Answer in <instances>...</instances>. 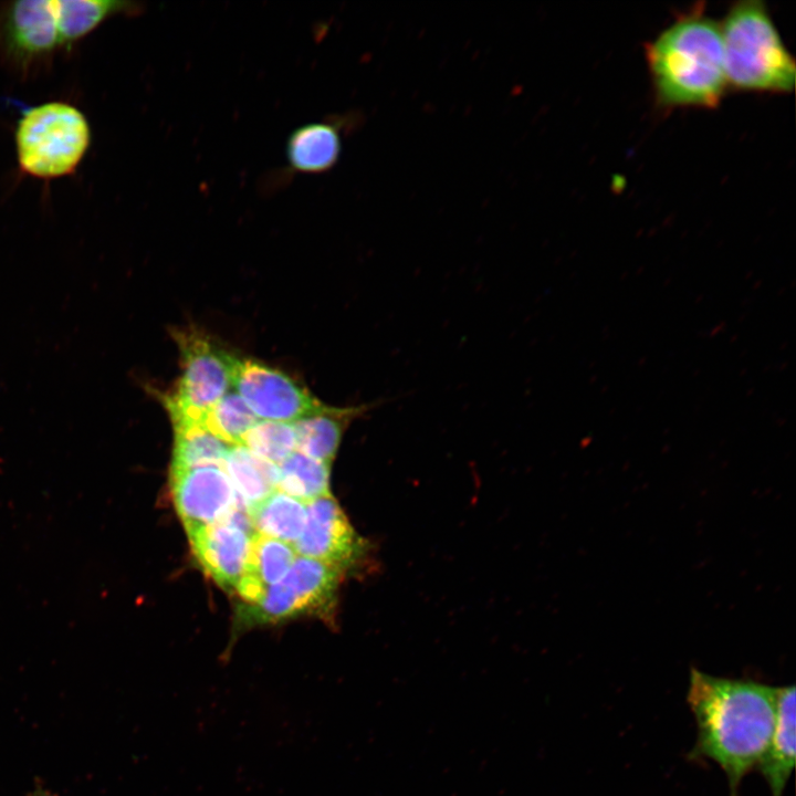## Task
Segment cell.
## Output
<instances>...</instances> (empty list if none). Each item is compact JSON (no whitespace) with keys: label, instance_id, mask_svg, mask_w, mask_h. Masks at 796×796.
Wrapping results in <instances>:
<instances>
[{"label":"cell","instance_id":"4","mask_svg":"<svg viewBox=\"0 0 796 796\" xmlns=\"http://www.w3.org/2000/svg\"><path fill=\"white\" fill-rule=\"evenodd\" d=\"M720 24L729 87L767 93L794 90L795 60L762 0L734 2Z\"/></svg>","mask_w":796,"mask_h":796},{"label":"cell","instance_id":"8","mask_svg":"<svg viewBox=\"0 0 796 796\" xmlns=\"http://www.w3.org/2000/svg\"><path fill=\"white\" fill-rule=\"evenodd\" d=\"M233 387L259 420L294 423L328 407L286 373L253 359L240 360Z\"/></svg>","mask_w":796,"mask_h":796},{"label":"cell","instance_id":"10","mask_svg":"<svg viewBox=\"0 0 796 796\" xmlns=\"http://www.w3.org/2000/svg\"><path fill=\"white\" fill-rule=\"evenodd\" d=\"M187 534L205 572L220 586L235 588L248 566L251 536L227 522L198 527Z\"/></svg>","mask_w":796,"mask_h":796},{"label":"cell","instance_id":"20","mask_svg":"<svg viewBox=\"0 0 796 796\" xmlns=\"http://www.w3.org/2000/svg\"><path fill=\"white\" fill-rule=\"evenodd\" d=\"M259 421L235 391L226 394L210 410L205 427L229 446L242 444L244 436Z\"/></svg>","mask_w":796,"mask_h":796},{"label":"cell","instance_id":"15","mask_svg":"<svg viewBox=\"0 0 796 796\" xmlns=\"http://www.w3.org/2000/svg\"><path fill=\"white\" fill-rule=\"evenodd\" d=\"M368 406L327 407L293 423L296 451L326 464L333 462L347 425Z\"/></svg>","mask_w":796,"mask_h":796},{"label":"cell","instance_id":"17","mask_svg":"<svg viewBox=\"0 0 796 796\" xmlns=\"http://www.w3.org/2000/svg\"><path fill=\"white\" fill-rule=\"evenodd\" d=\"M249 512L256 534L291 545L301 537L306 523L305 503L281 491L273 492Z\"/></svg>","mask_w":796,"mask_h":796},{"label":"cell","instance_id":"2","mask_svg":"<svg viewBox=\"0 0 796 796\" xmlns=\"http://www.w3.org/2000/svg\"><path fill=\"white\" fill-rule=\"evenodd\" d=\"M661 107H716L727 86L721 24L698 6L678 15L646 44Z\"/></svg>","mask_w":796,"mask_h":796},{"label":"cell","instance_id":"18","mask_svg":"<svg viewBox=\"0 0 796 796\" xmlns=\"http://www.w3.org/2000/svg\"><path fill=\"white\" fill-rule=\"evenodd\" d=\"M329 464L294 451L279 465L277 489L305 504L329 495Z\"/></svg>","mask_w":796,"mask_h":796},{"label":"cell","instance_id":"7","mask_svg":"<svg viewBox=\"0 0 796 796\" xmlns=\"http://www.w3.org/2000/svg\"><path fill=\"white\" fill-rule=\"evenodd\" d=\"M293 547L300 556L329 564L344 575L364 569L371 559V544L355 531L332 494L306 504L305 527Z\"/></svg>","mask_w":796,"mask_h":796},{"label":"cell","instance_id":"12","mask_svg":"<svg viewBox=\"0 0 796 796\" xmlns=\"http://www.w3.org/2000/svg\"><path fill=\"white\" fill-rule=\"evenodd\" d=\"M795 685L778 687L776 720L769 745L756 769L771 796H783L795 764Z\"/></svg>","mask_w":796,"mask_h":796},{"label":"cell","instance_id":"5","mask_svg":"<svg viewBox=\"0 0 796 796\" xmlns=\"http://www.w3.org/2000/svg\"><path fill=\"white\" fill-rule=\"evenodd\" d=\"M171 336L181 374L176 388L161 396L163 404L174 427L203 425L210 410L233 387L241 359L200 328L177 327Z\"/></svg>","mask_w":796,"mask_h":796},{"label":"cell","instance_id":"19","mask_svg":"<svg viewBox=\"0 0 796 796\" xmlns=\"http://www.w3.org/2000/svg\"><path fill=\"white\" fill-rule=\"evenodd\" d=\"M175 443L170 470L203 465L223 468L231 446L227 444L203 425L175 426Z\"/></svg>","mask_w":796,"mask_h":796},{"label":"cell","instance_id":"21","mask_svg":"<svg viewBox=\"0 0 796 796\" xmlns=\"http://www.w3.org/2000/svg\"><path fill=\"white\" fill-rule=\"evenodd\" d=\"M242 446L255 455L280 465L296 451L293 423L259 420L244 436Z\"/></svg>","mask_w":796,"mask_h":796},{"label":"cell","instance_id":"3","mask_svg":"<svg viewBox=\"0 0 796 796\" xmlns=\"http://www.w3.org/2000/svg\"><path fill=\"white\" fill-rule=\"evenodd\" d=\"M116 0H22L0 10V50L27 66L74 44L107 18L119 14Z\"/></svg>","mask_w":796,"mask_h":796},{"label":"cell","instance_id":"13","mask_svg":"<svg viewBox=\"0 0 796 796\" xmlns=\"http://www.w3.org/2000/svg\"><path fill=\"white\" fill-rule=\"evenodd\" d=\"M344 574L324 562L298 556L283 578L296 596L302 614L333 619L336 595Z\"/></svg>","mask_w":796,"mask_h":796},{"label":"cell","instance_id":"6","mask_svg":"<svg viewBox=\"0 0 796 796\" xmlns=\"http://www.w3.org/2000/svg\"><path fill=\"white\" fill-rule=\"evenodd\" d=\"M91 143L84 114L64 102H48L23 109L15 130V150L21 170L53 179L72 174Z\"/></svg>","mask_w":796,"mask_h":796},{"label":"cell","instance_id":"14","mask_svg":"<svg viewBox=\"0 0 796 796\" xmlns=\"http://www.w3.org/2000/svg\"><path fill=\"white\" fill-rule=\"evenodd\" d=\"M295 555L291 544L255 533L245 573L235 587L239 595L251 605L260 601L268 587L285 577Z\"/></svg>","mask_w":796,"mask_h":796},{"label":"cell","instance_id":"16","mask_svg":"<svg viewBox=\"0 0 796 796\" xmlns=\"http://www.w3.org/2000/svg\"><path fill=\"white\" fill-rule=\"evenodd\" d=\"M223 469L248 509L277 489L279 465L255 455L242 444L229 449Z\"/></svg>","mask_w":796,"mask_h":796},{"label":"cell","instance_id":"22","mask_svg":"<svg viewBox=\"0 0 796 796\" xmlns=\"http://www.w3.org/2000/svg\"><path fill=\"white\" fill-rule=\"evenodd\" d=\"M30 796H56L45 789L39 788L34 790Z\"/></svg>","mask_w":796,"mask_h":796},{"label":"cell","instance_id":"11","mask_svg":"<svg viewBox=\"0 0 796 796\" xmlns=\"http://www.w3.org/2000/svg\"><path fill=\"white\" fill-rule=\"evenodd\" d=\"M343 149L341 125L335 121L310 122L295 127L284 147L290 174H323L336 166Z\"/></svg>","mask_w":796,"mask_h":796},{"label":"cell","instance_id":"9","mask_svg":"<svg viewBox=\"0 0 796 796\" xmlns=\"http://www.w3.org/2000/svg\"><path fill=\"white\" fill-rule=\"evenodd\" d=\"M170 485L187 532L226 521L238 501L230 478L218 465L170 470Z\"/></svg>","mask_w":796,"mask_h":796},{"label":"cell","instance_id":"1","mask_svg":"<svg viewBox=\"0 0 796 796\" xmlns=\"http://www.w3.org/2000/svg\"><path fill=\"white\" fill-rule=\"evenodd\" d=\"M777 689L691 668L687 702L696 739L689 760L716 764L727 779L730 796H739L742 781L756 769L769 745Z\"/></svg>","mask_w":796,"mask_h":796}]
</instances>
